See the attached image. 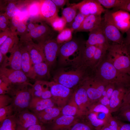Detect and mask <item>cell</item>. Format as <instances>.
<instances>
[{"label":"cell","mask_w":130,"mask_h":130,"mask_svg":"<svg viewBox=\"0 0 130 130\" xmlns=\"http://www.w3.org/2000/svg\"><path fill=\"white\" fill-rule=\"evenodd\" d=\"M75 5L79 12L86 17L91 15H101L106 10L97 0H84Z\"/></svg>","instance_id":"cell-13"},{"label":"cell","mask_w":130,"mask_h":130,"mask_svg":"<svg viewBox=\"0 0 130 130\" xmlns=\"http://www.w3.org/2000/svg\"><path fill=\"white\" fill-rule=\"evenodd\" d=\"M113 20L122 33L126 32L130 28V14L126 11L119 10L111 12Z\"/></svg>","instance_id":"cell-16"},{"label":"cell","mask_w":130,"mask_h":130,"mask_svg":"<svg viewBox=\"0 0 130 130\" xmlns=\"http://www.w3.org/2000/svg\"><path fill=\"white\" fill-rule=\"evenodd\" d=\"M50 23L53 28L59 32L65 28L67 23L63 17H60L58 16L54 19Z\"/></svg>","instance_id":"cell-35"},{"label":"cell","mask_w":130,"mask_h":130,"mask_svg":"<svg viewBox=\"0 0 130 130\" xmlns=\"http://www.w3.org/2000/svg\"><path fill=\"white\" fill-rule=\"evenodd\" d=\"M48 84L52 98L58 107L62 109L70 99L73 92V90L54 81L48 82Z\"/></svg>","instance_id":"cell-7"},{"label":"cell","mask_w":130,"mask_h":130,"mask_svg":"<svg viewBox=\"0 0 130 130\" xmlns=\"http://www.w3.org/2000/svg\"><path fill=\"white\" fill-rule=\"evenodd\" d=\"M19 43L16 45L10 52V54L7 59V65L10 68L17 70H21L22 55Z\"/></svg>","instance_id":"cell-25"},{"label":"cell","mask_w":130,"mask_h":130,"mask_svg":"<svg viewBox=\"0 0 130 130\" xmlns=\"http://www.w3.org/2000/svg\"><path fill=\"white\" fill-rule=\"evenodd\" d=\"M126 33V36L124 38L123 44L125 45L130 46V28Z\"/></svg>","instance_id":"cell-56"},{"label":"cell","mask_w":130,"mask_h":130,"mask_svg":"<svg viewBox=\"0 0 130 130\" xmlns=\"http://www.w3.org/2000/svg\"><path fill=\"white\" fill-rule=\"evenodd\" d=\"M40 3L38 5L35 3H33L30 6L28 9V12L30 15L35 16L39 13H40Z\"/></svg>","instance_id":"cell-48"},{"label":"cell","mask_w":130,"mask_h":130,"mask_svg":"<svg viewBox=\"0 0 130 130\" xmlns=\"http://www.w3.org/2000/svg\"></svg>","instance_id":"cell-62"},{"label":"cell","mask_w":130,"mask_h":130,"mask_svg":"<svg viewBox=\"0 0 130 130\" xmlns=\"http://www.w3.org/2000/svg\"><path fill=\"white\" fill-rule=\"evenodd\" d=\"M92 72V69L90 67L75 65L71 69L58 71L54 77V81L72 89L78 85H81Z\"/></svg>","instance_id":"cell-1"},{"label":"cell","mask_w":130,"mask_h":130,"mask_svg":"<svg viewBox=\"0 0 130 130\" xmlns=\"http://www.w3.org/2000/svg\"><path fill=\"white\" fill-rule=\"evenodd\" d=\"M86 16L79 12L77 14L74 19L70 24V28L73 32H76L81 26Z\"/></svg>","instance_id":"cell-38"},{"label":"cell","mask_w":130,"mask_h":130,"mask_svg":"<svg viewBox=\"0 0 130 130\" xmlns=\"http://www.w3.org/2000/svg\"><path fill=\"white\" fill-rule=\"evenodd\" d=\"M125 45L126 46L127 51L128 53L130 55V46L126 45Z\"/></svg>","instance_id":"cell-61"},{"label":"cell","mask_w":130,"mask_h":130,"mask_svg":"<svg viewBox=\"0 0 130 130\" xmlns=\"http://www.w3.org/2000/svg\"><path fill=\"white\" fill-rule=\"evenodd\" d=\"M103 18L101 15H91L85 18L81 26L76 32H90L100 26Z\"/></svg>","instance_id":"cell-23"},{"label":"cell","mask_w":130,"mask_h":130,"mask_svg":"<svg viewBox=\"0 0 130 130\" xmlns=\"http://www.w3.org/2000/svg\"><path fill=\"white\" fill-rule=\"evenodd\" d=\"M58 8L52 0H44L40 3V14L43 18L50 22L58 16Z\"/></svg>","instance_id":"cell-22"},{"label":"cell","mask_w":130,"mask_h":130,"mask_svg":"<svg viewBox=\"0 0 130 130\" xmlns=\"http://www.w3.org/2000/svg\"><path fill=\"white\" fill-rule=\"evenodd\" d=\"M12 99L7 94L0 95V108L8 106L11 104Z\"/></svg>","instance_id":"cell-45"},{"label":"cell","mask_w":130,"mask_h":130,"mask_svg":"<svg viewBox=\"0 0 130 130\" xmlns=\"http://www.w3.org/2000/svg\"><path fill=\"white\" fill-rule=\"evenodd\" d=\"M5 58L4 56L0 52V64H2L3 63Z\"/></svg>","instance_id":"cell-60"},{"label":"cell","mask_w":130,"mask_h":130,"mask_svg":"<svg viewBox=\"0 0 130 130\" xmlns=\"http://www.w3.org/2000/svg\"><path fill=\"white\" fill-rule=\"evenodd\" d=\"M116 9L117 10H122L130 12V0H124L122 5Z\"/></svg>","instance_id":"cell-51"},{"label":"cell","mask_w":130,"mask_h":130,"mask_svg":"<svg viewBox=\"0 0 130 130\" xmlns=\"http://www.w3.org/2000/svg\"><path fill=\"white\" fill-rule=\"evenodd\" d=\"M57 8L63 7L67 1L66 0H52Z\"/></svg>","instance_id":"cell-55"},{"label":"cell","mask_w":130,"mask_h":130,"mask_svg":"<svg viewBox=\"0 0 130 130\" xmlns=\"http://www.w3.org/2000/svg\"><path fill=\"white\" fill-rule=\"evenodd\" d=\"M94 130L89 122H78L77 121L68 129V130Z\"/></svg>","instance_id":"cell-41"},{"label":"cell","mask_w":130,"mask_h":130,"mask_svg":"<svg viewBox=\"0 0 130 130\" xmlns=\"http://www.w3.org/2000/svg\"><path fill=\"white\" fill-rule=\"evenodd\" d=\"M21 53V70L29 78L35 79L36 76L34 72L33 65L29 53L26 47L19 42Z\"/></svg>","instance_id":"cell-20"},{"label":"cell","mask_w":130,"mask_h":130,"mask_svg":"<svg viewBox=\"0 0 130 130\" xmlns=\"http://www.w3.org/2000/svg\"><path fill=\"white\" fill-rule=\"evenodd\" d=\"M8 85L3 82L0 84V95L7 94Z\"/></svg>","instance_id":"cell-53"},{"label":"cell","mask_w":130,"mask_h":130,"mask_svg":"<svg viewBox=\"0 0 130 130\" xmlns=\"http://www.w3.org/2000/svg\"><path fill=\"white\" fill-rule=\"evenodd\" d=\"M95 130H110L108 127L105 124L99 128Z\"/></svg>","instance_id":"cell-59"},{"label":"cell","mask_w":130,"mask_h":130,"mask_svg":"<svg viewBox=\"0 0 130 130\" xmlns=\"http://www.w3.org/2000/svg\"><path fill=\"white\" fill-rule=\"evenodd\" d=\"M130 87L121 84H115V88L110 99L109 109L111 113L119 110Z\"/></svg>","instance_id":"cell-10"},{"label":"cell","mask_w":130,"mask_h":130,"mask_svg":"<svg viewBox=\"0 0 130 130\" xmlns=\"http://www.w3.org/2000/svg\"><path fill=\"white\" fill-rule=\"evenodd\" d=\"M90 64V67L93 70L105 55L109 46L98 45Z\"/></svg>","instance_id":"cell-27"},{"label":"cell","mask_w":130,"mask_h":130,"mask_svg":"<svg viewBox=\"0 0 130 130\" xmlns=\"http://www.w3.org/2000/svg\"><path fill=\"white\" fill-rule=\"evenodd\" d=\"M49 66L45 62H43L33 65L34 70L36 77L44 78L47 75Z\"/></svg>","instance_id":"cell-32"},{"label":"cell","mask_w":130,"mask_h":130,"mask_svg":"<svg viewBox=\"0 0 130 130\" xmlns=\"http://www.w3.org/2000/svg\"><path fill=\"white\" fill-rule=\"evenodd\" d=\"M121 123L111 115L107 118L105 124L110 130H120Z\"/></svg>","instance_id":"cell-40"},{"label":"cell","mask_w":130,"mask_h":130,"mask_svg":"<svg viewBox=\"0 0 130 130\" xmlns=\"http://www.w3.org/2000/svg\"><path fill=\"white\" fill-rule=\"evenodd\" d=\"M13 33L9 28L5 30L0 32V46Z\"/></svg>","instance_id":"cell-49"},{"label":"cell","mask_w":130,"mask_h":130,"mask_svg":"<svg viewBox=\"0 0 130 130\" xmlns=\"http://www.w3.org/2000/svg\"><path fill=\"white\" fill-rule=\"evenodd\" d=\"M77 117L61 114L48 124L50 130H68L77 121Z\"/></svg>","instance_id":"cell-18"},{"label":"cell","mask_w":130,"mask_h":130,"mask_svg":"<svg viewBox=\"0 0 130 130\" xmlns=\"http://www.w3.org/2000/svg\"><path fill=\"white\" fill-rule=\"evenodd\" d=\"M26 130H48L44 124L40 123L31 126Z\"/></svg>","instance_id":"cell-50"},{"label":"cell","mask_w":130,"mask_h":130,"mask_svg":"<svg viewBox=\"0 0 130 130\" xmlns=\"http://www.w3.org/2000/svg\"><path fill=\"white\" fill-rule=\"evenodd\" d=\"M104 16L102 27L110 44H123L124 38L115 24L111 12L106 9Z\"/></svg>","instance_id":"cell-6"},{"label":"cell","mask_w":130,"mask_h":130,"mask_svg":"<svg viewBox=\"0 0 130 130\" xmlns=\"http://www.w3.org/2000/svg\"><path fill=\"white\" fill-rule=\"evenodd\" d=\"M19 43L17 35L13 33L0 46V52L4 55H6L8 52H10L14 47Z\"/></svg>","instance_id":"cell-26"},{"label":"cell","mask_w":130,"mask_h":130,"mask_svg":"<svg viewBox=\"0 0 130 130\" xmlns=\"http://www.w3.org/2000/svg\"><path fill=\"white\" fill-rule=\"evenodd\" d=\"M28 52L33 65L45 62L43 46L44 43H35L32 40L20 42Z\"/></svg>","instance_id":"cell-11"},{"label":"cell","mask_w":130,"mask_h":130,"mask_svg":"<svg viewBox=\"0 0 130 130\" xmlns=\"http://www.w3.org/2000/svg\"><path fill=\"white\" fill-rule=\"evenodd\" d=\"M17 130H26L32 125L41 123L36 115L29 109L15 114Z\"/></svg>","instance_id":"cell-12"},{"label":"cell","mask_w":130,"mask_h":130,"mask_svg":"<svg viewBox=\"0 0 130 130\" xmlns=\"http://www.w3.org/2000/svg\"><path fill=\"white\" fill-rule=\"evenodd\" d=\"M56 40L52 38L46 41L43 46L45 62L49 66L55 63L60 46Z\"/></svg>","instance_id":"cell-15"},{"label":"cell","mask_w":130,"mask_h":130,"mask_svg":"<svg viewBox=\"0 0 130 130\" xmlns=\"http://www.w3.org/2000/svg\"><path fill=\"white\" fill-rule=\"evenodd\" d=\"M105 57L118 70L130 76V55L124 44H110Z\"/></svg>","instance_id":"cell-4"},{"label":"cell","mask_w":130,"mask_h":130,"mask_svg":"<svg viewBox=\"0 0 130 130\" xmlns=\"http://www.w3.org/2000/svg\"><path fill=\"white\" fill-rule=\"evenodd\" d=\"M80 47L78 42L75 40H71L60 46L58 55L59 63L61 64L65 63L69 57Z\"/></svg>","instance_id":"cell-17"},{"label":"cell","mask_w":130,"mask_h":130,"mask_svg":"<svg viewBox=\"0 0 130 130\" xmlns=\"http://www.w3.org/2000/svg\"><path fill=\"white\" fill-rule=\"evenodd\" d=\"M110 99L106 96L102 97L98 102L105 106L109 109Z\"/></svg>","instance_id":"cell-54"},{"label":"cell","mask_w":130,"mask_h":130,"mask_svg":"<svg viewBox=\"0 0 130 130\" xmlns=\"http://www.w3.org/2000/svg\"><path fill=\"white\" fill-rule=\"evenodd\" d=\"M35 26L34 24L32 23H30L28 24L27 27V29L30 31L34 29L36 27Z\"/></svg>","instance_id":"cell-58"},{"label":"cell","mask_w":130,"mask_h":130,"mask_svg":"<svg viewBox=\"0 0 130 130\" xmlns=\"http://www.w3.org/2000/svg\"><path fill=\"white\" fill-rule=\"evenodd\" d=\"M105 56L93 69L95 74L109 83L123 84L130 87V76L117 69L106 60Z\"/></svg>","instance_id":"cell-2"},{"label":"cell","mask_w":130,"mask_h":130,"mask_svg":"<svg viewBox=\"0 0 130 130\" xmlns=\"http://www.w3.org/2000/svg\"><path fill=\"white\" fill-rule=\"evenodd\" d=\"M20 11L15 3L11 1L7 4L4 14L9 19H11L14 16L18 14Z\"/></svg>","instance_id":"cell-36"},{"label":"cell","mask_w":130,"mask_h":130,"mask_svg":"<svg viewBox=\"0 0 130 130\" xmlns=\"http://www.w3.org/2000/svg\"><path fill=\"white\" fill-rule=\"evenodd\" d=\"M11 19L9 25L10 28L13 33L16 34L17 28L20 21L22 20L18 14L14 16Z\"/></svg>","instance_id":"cell-43"},{"label":"cell","mask_w":130,"mask_h":130,"mask_svg":"<svg viewBox=\"0 0 130 130\" xmlns=\"http://www.w3.org/2000/svg\"><path fill=\"white\" fill-rule=\"evenodd\" d=\"M52 98L43 99L36 97H32L28 109L34 113L46 108L56 106Z\"/></svg>","instance_id":"cell-24"},{"label":"cell","mask_w":130,"mask_h":130,"mask_svg":"<svg viewBox=\"0 0 130 130\" xmlns=\"http://www.w3.org/2000/svg\"><path fill=\"white\" fill-rule=\"evenodd\" d=\"M0 123V130H17L15 114Z\"/></svg>","instance_id":"cell-31"},{"label":"cell","mask_w":130,"mask_h":130,"mask_svg":"<svg viewBox=\"0 0 130 130\" xmlns=\"http://www.w3.org/2000/svg\"><path fill=\"white\" fill-rule=\"evenodd\" d=\"M97 0L102 6L106 8H114L116 9L120 7L124 1V0Z\"/></svg>","instance_id":"cell-37"},{"label":"cell","mask_w":130,"mask_h":130,"mask_svg":"<svg viewBox=\"0 0 130 130\" xmlns=\"http://www.w3.org/2000/svg\"><path fill=\"white\" fill-rule=\"evenodd\" d=\"M5 14H0V30L5 31L8 28L10 21Z\"/></svg>","instance_id":"cell-46"},{"label":"cell","mask_w":130,"mask_h":130,"mask_svg":"<svg viewBox=\"0 0 130 130\" xmlns=\"http://www.w3.org/2000/svg\"><path fill=\"white\" fill-rule=\"evenodd\" d=\"M108 84L96 75L93 72L85 79L82 85L85 89L92 104L99 101Z\"/></svg>","instance_id":"cell-5"},{"label":"cell","mask_w":130,"mask_h":130,"mask_svg":"<svg viewBox=\"0 0 130 130\" xmlns=\"http://www.w3.org/2000/svg\"><path fill=\"white\" fill-rule=\"evenodd\" d=\"M27 28L23 20H21L18 26L16 31V34L21 36V38L25 36L27 33Z\"/></svg>","instance_id":"cell-44"},{"label":"cell","mask_w":130,"mask_h":130,"mask_svg":"<svg viewBox=\"0 0 130 130\" xmlns=\"http://www.w3.org/2000/svg\"><path fill=\"white\" fill-rule=\"evenodd\" d=\"M78 10L75 4L64 8L62 12V17L67 23L71 24L77 15Z\"/></svg>","instance_id":"cell-30"},{"label":"cell","mask_w":130,"mask_h":130,"mask_svg":"<svg viewBox=\"0 0 130 130\" xmlns=\"http://www.w3.org/2000/svg\"><path fill=\"white\" fill-rule=\"evenodd\" d=\"M102 24L89 32L88 39L85 43V46L109 45Z\"/></svg>","instance_id":"cell-19"},{"label":"cell","mask_w":130,"mask_h":130,"mask_svg":"<svg viewBox=\"0 0 130 130\" xmlns=\"http://www.w3.org/2000/svg\"><path fill=\"white\" fill-rule=\"evenodd\" d=\"M61 114L73 116H80L78 107L72 95L68 103L62 108Z\"/></svg>","instance_id":"cell-28"},{"label":"cell","mask_w":130,"mask_h":130,"mask_svg":"<svg viewBox=\"0 0 130 130\" xmlns=\"http://www.w3.org/2000/svg\"><path fill=\"white\" fill-rule=\"evenodd\" d=\"M115 86V84L112 83L108 84L104 91L101 97L105 96L110 99Z\"/></svg>","instance_id":"cell-47"},{"label":"cell","mask_w":130,"mask_h":130,"mask_svg":"<svg viewBox=\"0 0 130 130\" xmlns=\"http://www.w3.org/2000/svg\"><path fill=\"white\" fill-rule=\"evenodd\" d=\"M72 95L78 107L80 116L86 115L92 104L84 87L80 85L73 92Z\"/></svg>","instance_id":"cell-14"},{"label":"cell","mask_w":130,"mask_h":130,"mask_svg":"<svg viewBox=\"0 0 130 130\" xmlns=\"http://www.w3.org/2000/svg\"><path fill=\"white\" fill-rule=\"evenodd\" d=\"M89 123L95 130L98 129L104 125L107 119H102L98 117L97 113L88 112L86 115Z\"/></svg>","instance_id":"cell-29"},{"label":"cell","mask_w":130,"mask_h":130,"mask_svg":"<svg viewBox=\"0 0 130 130\" xmlns=\"http://www.w3.org/2000/svg\"><path fill=\"white\" fill-rule=\"evenodd\" d=\"M73 32L70 28H65L59 32L57 36L56 40L59 44L66 42L71 40Z\"/></svg>","instance_id":"cell-34"},{"label":"cell","mask_w":130,"mask_h":130,"mask_svg":"<svg viewBox=\"0 0 130 130\" xmlns=\"http://www.w3.org/2000/svg\"><path fill=\"white\" fill-rule=\"evenodd\" d=\"M32 85L27 82L8 86L7 94L12 99L11 104L15 114L28 109L32 98L31 88L29 86Z\"/></svg>","instance_id":"cell-3"},{"label":"cell","mask_w":130,"mask_h":130,"mask_svg":"<svg viewBox=\"0 0 130 130\" xmlns=\"http://www.w3.org/2000/svg\"><path fill=\"white\" fill-rule=\"evenodd\" d=\"M119 110L121 117L130 123V106L122 107Z\"/></svg>","instance_id":"cell-42"},{"label":"cell","mask_w":130,"mask_h":130,"mask_svg":"<svg viewBox=\"0 0 130 130\" xmlns=\"http://www.w3.org/2000/svg\"><path fill=\"white\" fill-rule=\"evenodd\" d=\"M53 31L51 28L45 24L36 26L30 31L24 38V40H32L33 39L38 42L44 43L47 40L52 38Z\"/></svg>","instance_id":"cell-9"},{"label":"cell","mask_w":130,"mask_h":130,"mask_svg":"<svg viewBox=\"0 0 130 130\" xmlns=\"http://www.w3.org/2000/svg\"><path fill=\"white\" fill-rule=\"evenodd\" d=\"M0 78L8 85L28 82V77L21 70H17L1 66Z\"/></svg>","instance_id":"cell-8"},{"label":"cell","mask_w":130,"mask_h":130,"mask_svg":"<svg viewBox=\"0 0 130 130\" xmlns=\"http://www.w3.org/2000/svg\"><path fill=\"white\" fill-rule=\"evenodd\" d=\"M92 112L103 114L107 117L111 115L109 109L107 107L98 102L92 104L90 106L87 113L88 112Z\"/></svg>","instance_id":"cell-33"},{"label":"cell","mask_w":130,"mask_h":130,"mask_svg":"<svg viewBox=\"0 0 130 130\" xmlns=\"http://www.w3.org/2000/svg\"><path fill=\"white\" fill-rule=\"evenodd\" d=\"M120 130H130V124L121 123Z\"/></svg>","instance_id":"cell-57"},{"label":"cell","mask_w":130,"mask_h":130,"mask_svg":"<svg viewBox=\"0 0 130 130\" xmlns=\"http://www.w3.org/2000/svg\"><path fill=\"white\" fill-rule=\"evenodd\" d=\"M14 114L11 104L0 108V123Z\"/></svg>","instance_id":"cell-39"},{"label":"cell","mask_w":130,"mask_h":130,"mask_svg":"<svg viewBox=\"0 0 130 130\" xmlns=\"http://www.w3.org/2000/svg\"><path fill=\"white\" fill-rule=\"evenodd\" d=\"M124 106H130V89L127 93L121 107Z\"/></svg>","instance_id":"cell-52"},{"label":"cell","mask_w":130,"mask_h":130,"mask_svg":"<svg viewBox=\"0 0 130 130\" xmlns=\"http://www.w3.org/2000/svg\"><path fill=\"white\" fill-rule=\"evenodd\" d=\"M61 109L56 106L51 107L34 114L41 123L48 124L61 114Z\"/></svg>","instance_id":"cell-21"}]
</instances>
